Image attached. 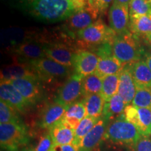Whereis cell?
Wrapping results in <instances>:
<instances>
[{"label":"cell","instance_id":"16","mask_svg":"<svg viewBox=\"0 0 151 151\" xmlns=\"http://www.w3.org/2000/svg\"><path fill=\"white\" fill-rule=\"evenodd\" d=\"M118 94L122 98L126 105L132 102L136 94V85L127 65L119 73Z\"/></svg>","mask_w":151,"mask_h":151},{"label":"cell","instance_id":"12","mask_svg":"<svg viewBox=\"0 0 151 151\" xmlns=\"http://www.w3.org/2000/svg\"><path fill=\"white\" fill-rule=\"evenodd\" d=\"M46 58L68 67H73L76 52L62 43H48L44 45Z\"/></svg>","mask_w":151,"mask_h":151},{"label":"cell","instance_id":"17","mask_svg":"<svg viewBox=\"0 0 151 151\" xmlns=\"http://www.w3.org/2000/svg\"><path fill=\"white\" fill-rule=\"evenodd\" d=\"M136 87L151 88V70L143 60L127 65Z\"/></svg>","mask_w":151,"mask_h":151},{"label":"cell","instance_id":"35","mask_svg":"<svg viewBox=\"0 0 151 151\" xmlns=\"http://www.w3.org/2000/svg\"><path fill=\"white\" fill-rule=\"evenodd\" d=\"M134 151H151V139L150 137L141 135L136 145Z\"/></svg>","mask_w":151,"mask_h":151},{"label":"cell","instance_id":"40","mask_svg":"<svg viewBox=\"0 0 151 151\" xmlns=\"http://www.w3.org/2000/svg\"><path fill=\"white\" fill-rule=\"evenodd\" d=\"M98 2H99V0H89V5L93 8L97 9L99 10V6H98Z\"/></svg>","mask_w":151,"mask_h":151},{"label":"cell","instance_id":"32","mask_svg":"<svg viewBox=\"0 0 151 151\" xmlns=\"http://www.w3.org/2000/svg\"><path fill=\"white\" fill-rule=\"evenodd\" d=\"M129 16L149 15L151 4L148 0H131L129 4Z\"/></svg>","mask_w":151,"mask_h":151},{"label":"cell","instance_id":"24","mask_svg":"<svg viewBox=\"0 0 151 151\" xmlns=\"http://www.w3.org/2000/svg\"><path fill=\"white\" fill-rule=\"evenodd\" d=\"M129 30L137 37H144L151 34V19L149 15L129 16Z\"/></svg>","mask_w":151,"mask_h":151},{"label":"cell","instance_id":"29","mask_svg":"<svg viewBox=\"0 0 151 151\" xmlns=\"http://www.w3.org/2000/svg\"><path fill=\"white\" fill-rule=\"evenodd\" d=\"M132 103L137 108L151 109V88L136 87V94Z\"/></svg>","mask_w":151,"mask_h":151},{"label":"cell","instance_id":"39","mask_svg":"<svg viewBox=\"0 0 151 151\" xmlns=\"http://www.w3.org/2000/svg\"><path fill=\"white\" fill-rule=\"evenodd\" d=\"M131 0H114L113 4H120V5H124L128 6H129V2Z\"/></svg>","mask_w":151,"mask_h":151},{"label":"cell","instance_id":"7","mask_svg":"<svg viewBox=\"0 0 151 151\" xmlns=\"http://www.w3.org/2000/svg\"><path fill=\"white\" fill-rule=\"evenodd\" d=\"M84 77L74 73L60 88L55 101L68 106L72 104L83 93V80Z\"/></svg>","mask_w":151,"mask_h":151},{"label":"cell","instance_id":"21","mask_svg":"<svg viewBox=\"0 0 151 151\" xmlns=\"http://www.w3.org/2000/svg\"><path fill=\"white\" fill-rule=\"evenodd\" d=\"M18 55L32 61L46 58L44 51V45L35 42H24L19 44L14 49Z\"/></svg>","mask_w":151,"mask_h":151},{"label":"cell","instance_id":"25","mask_svg":"<svg viewBox=\"0 0 151 151\" xmlns=\"http://www.w3.org/2000/svg\"><path fill=\"white\" fill-rule=\"evenodd\" d=\"M35 71L25 65H13L5 68L1 71V80L11 81L22 77L37 76Z\"/></svg>","mask_w":151,"mask_h":151},{"label":"cell","instance_id":"37","mask_svg":"<svg viewBox=\"0 0 151 151\" xmlns=\"http://www.w3.org/2000/svg\"><path fill=\"white\" fill-rule=\"evenodd\" d=\"M75 12L86 9L89 4V0H72Z\"/></svg>","mask_w":151,"mask_h":151},{"label":"cell","instance_id":"45","mask_svg":"<svg viewBox=\"0 0 151 151\" xmlns=\"http://www.w3.org/2000/svg\"><path fill=\"white\" fill-rule=\"evenodd\" d=\"M29 151H35V150H29Z\"/></svg>","mask_w":151,"mask_h":151},{"label":"cell","instance_id":"28","mask_svg":"<svg viewBox=\"0 0 151 151\" xmlns=\"http://www.w3.org/2000/svg\"><path fill=\"white\" fill-rule=\"evenodd\" d=\"M102 88V78L92 73L85 77L83 80V93L85 97L92 94L101 93Z\"/></svg>","mask_w":151,"mask_h":151},{"label":"cell","instance_id":"9","mask_svg":"<svg viewBox=\"0 0 151 151\" xmlns=\"http://www.w3.org/2000/svg\"><path fill=\"white\" fill-rule=\"evenodd\" d=\"M99 10L88 4L86 9L73 13L67 18V26L71 32L78 33L97 21Z\"/></svg>","mask_w":151,"mask_h":151},{"label":"cell","instance_id":"26","mask_svg":"<svg viewBox=\"0 0 151 151\" xmlns=\"http://www.w3.org/2000/svg\"><path fill=\"white\" fill-rule=\"evenodd\" d=\"M119 86V73L107 76L102 78V88L101 94L106 102L109 101L115 94H118Z\"/></svg>","mask_w":151,"mask_h":151},{"label":"cell","instance_id":"34","mask_svg":"<svg viewBox=\"0 0 151 151\" xmlns=\"http://www.w3.org/2000/svg\"><path fill=\"white\" fill-rule=\"evenodd\" d=\"M54 144L51 136L48 134L41 138L35 151H52Z\"/></svg>","mask_w":151,"mask_h":151},{"label":"cell","instance_id":"20","mask_svg":"<svg viewBox=\"0 0 151 151\" xmlns=\"http://www.w3.org/2000/svg\"><path fill=\"white\" fill-rule=\"evenodd\" d=\"M86 117V109L83 101H76L68 106L62 120L75 130L81 120Z\"/></svg>","mask_w":151,"mask_h":151},{"label":"cell","instance_id":"22","mask_svg":"<svg viewBox=\"0 0 151 151\" xmlns=\"http://www.w3.org/2000/svg\"><path fill=\"white\" fill-rule=\"evenodd\" d=\"M83 103L86 109V116L97 119L102 116L106 101L101 93L86 96Z\"/></svg>","mask_w":151,"mask_h":151},{"label":"cell","instance_id":"1","mask_svg":"<svg viewBox=\"0 0 151 151\" xmlns=\"http://www.w3.org/2000/svg\"><path fill=\"white\" fill-rule=\"evenodd\" d=\"M26 9L36 19L52 23L67 19L75 13L72 0H26Z\"/></svg>","mask_w":151,"mask_h":151},{"label":"cell","instance_id":"6","mask_svg":"<svg viewBox=\"0 0 151 151\" xmlns=\"http://www.w3.org/2000/svg\"><path fill=\"white\" fill-rule=\"evenodd\" d=\"M30 65L35 69L36 74L46 81L64 78L70 73V67L60 65L48 58L32 61Z\"/></svg>","mask_w":151,"mask_h":151},{"label":"cell","instance_id":"38","mask_svg":"<svg viewBox=\"0 0 151 151\" xmlns=\"http://www.w3.org/2000/svg\"><path fill=\"white\" fill-rule=\"evenodd\" d=\"M114 0H99L98 6H99L100 12H104L108 9L111 3H113Z\"/></svg>","mask_w":151,"mask_h":151},{"label":"cell","instance_id":"44","mask_svg":"<svg viewBox=\"0 0 151 151\" xmlns=\"http://www.w3.org/2000/svg\"><path fill=\"white\" fill-rule=\"evenodd\" d=\"M148 1H149V2H150V3L151 4V0H148Z\"/></svg>","mask_w":151,"mask_h":151},{"label":"cell","instance_id":"18","mask_svg":"<svg viewBox=\"0 0 151 151\" xmlns=\"http://www.w3.org/2000/svg\"><path fill=\"white\" fill-rule=\"evenodd\" d=\"M99 58V62L94 73L102 78L107 76L120 73L124 67L123 64L113 55Z\"/></svg>","mask_w":151,"mask_h":151},{"label":"cell","instance_id":"43","mask_svg":"<svg viewBox=\"0 0 151 151\" xmlns=\"http://www.w3.org/2000/svg\"><path fill=\"white\" fill-rule=\"evenodd\" d=\"M149 16H150V18L151 19V11L150 12V14H149Z\"/></svg>","mask_w":151,"mask_h":151},{"label":"cell","instance_id":"3","mask_svg":"<svg viewBox=\"0 0 151 151\" xmlns=\"http://www.w3.org/2000/svg\"><path fill=\"white\" fill-rule=\"evenodd\" d=\"M113 53L124 65H127L141 60L143 49L129 32L116 36L113 43Z\"/></svg>","mask_w":151,"mask_h":151},{"label":"cell","instance_id":"41","mask_svg":"<svg viewBox=\"0 0 151 151\" xmlns=\"http://www.w3.org/2000/svg\"><path fill=\"white\" fill-rule=\"evenodd\" d=\"M147 65L148 66V67L150 68V69L151 70V53L148 55L146 58V61Z\"/></svg>","mask_w":151,"mask_h":151},{"label":"cell","instance_id":"31","mask_svg":"<svg viewBox=\"0 0 151 151\" xmlns=\"http://www.w3.org/2000/svg\"><path fill=\"white\" fill-rule=\"evenodd\" d=\"M123 116L127 121L134 124L139 130L141 135L146 136V132H145L144 128H143L142 124H141L137 107L134 106L132 104L127 105L124 110Z\"/></svg>","mask_w":151,"mask_h":151},{"label":"cell","instance_id":"23","mask_svg":"<svg viewBox=\"0 0 151 151\" xmlns=\"http://www.w3.org/2000/svg\"><path fill=\"white\" fill-rule=\"evenodd\" d=\"M126 104L118 94H115L109 101L106 102L102 116L107 122L119 118L123 115Z\"/></svg>","mask_w":151,"mask_h":151},{"label":"cell","instance_id":"36","mask_svg":"<svg viewBox=\"0 0 151 151\" xmlns=\"http://www.w3.org/2000/svg\"><path fill=\"white\" fill-rule=\"evenodd\" d=\"M52 151H78V148L73 143L69 145L54 144Z\"/></svg>","mask_w":151,"mask_h":151},{"label":"cell","instance_id":"5","mask_svg":"<svg viewBox=\"0 0 151 151\" xmlns=\"http://www.w3.org/2000/svg\"><path fill=\"white\" fill-rule=\"evenodd\" d=\"M29 141L28 133L22 123L0 124V143L6 151H18Z\"/></svg>","mask_w":151,"mask_h":151},{"label":"cell","instance_id":"11","mask_svg":"<svg viewBox=\"0 0 151 151\" xmlns=\"http://www.w3.org/2000/svg\"><path fill=\"white\" fill-rule=\"evenodd\" d=\"M0 97L1 101L19 112H24L30 105L9 81L1 80Z\"/></svg>","mask_w":151,"mask_h":151},{"label":"cell","instance_id":"19","mask_svg":"<svg viewBox=\"0 0 151 151\" xmlns=\"http://www.w3.org/2000/svg\"><path fill=\"white\" fill-rule=\"evenodd\" d=\"M49 134L55 144L69 145L74 141V130L62 120L50 128Z\"/></svg>","mask_w":151,"mask_h":151},{"label":"cell","instance_id":"15","mask_svg":"<svg viewBox=\"0 0 151 151\" xmlns=\"http://www.w3.org/2000/svg\"><path fill=\"white\" fill-rule=\"evenodd\" d=\"M68 106L55 101L47 106L42 112L39 124L44 129H50L52 126L59 122L63 118Z\"/></svg>","mask_w":151,"mask_h":151},{"label":"cell","instance_id":"33","mask_svg":"<svg viewBox=\"0 0 151 151\" xmlns=\"http://www.w3.org/2000/svg\"><path fill=\"white\" fill-rule=\"evenodd\" d=\"M140 120L146 132V137L151 136V109L137 108Z\"/></svg>","mask_w":151,"mask_h":151},{"label":"cell","instance_id":"13","mask_svg":"<svg viewBox=\"0 0 151 151\" xmlns=\"http://www.w3.org/2000/svg\"><path fill=\"white\" fill-rule=\"evenodd\" d=\"M99 58L95 52L81 50L76 53L73 67L76 73L86 77L95 72Z\"/></svg>","mask_w":151,"mask_h":151},{"label":"cell","instance_id":"27","mask_svg":"<svg viewBox=\"0 0 151 151\" xmlns=\"http://www.w3.org/2000/svg\"><path fill=\"white\" fill-rule=\"evenodd\" d=\"M99 119L88 116L83 119L76 129L74 130V141L73 144L76 145L78 148L81 140L91 131Z\"/></svg>","mask_w":151,"mask_h":151},{"label":"cell","instance_id":"14","mask_svg":"<svg viewBox=\"0 0 151 151\" xmlns=\"http://www.w3.org/2000/svg\"><path fill=\"white\" fill-rule=\"evenodd\" d=\"M108 122L101 117L94 127L81 141L78 151H93L105 137Z\"/></svg>","mask_w":151,"mask_h":151},{"label":"cell","instance_id":"4","mask_svg":"<svg viewBox=\"0 0 151 151\" xmlns=\"http://www.w3.org/2000/svg\"><path fill=\"white\" fill-rule=\"evenodd\" d=\"M76 35L85 47L98 46L104 43L113 44L117 36L116 32L107 27L101 19L79 31Z\"/></svg>","mask_w":151,"mask_h":151},{"label":"cell","instance_id":"30","mask_svg":"<svg viewBox=\"0 0 151 151\" xmlns=\"http://www.w3.org/2000/svg\"><path fill=\"white\" fill-rule=\"evenodd\" d=\"M0 122L22 123L17 113V111L1 100L0 101Z\"/></svg>","mask_w":151,"mask_h":151},{"label":"cell","instance_id":"2","mask_svg":"<svg viewBox=\"0 0 151 151\" xmlns=\"http://www.w3.org/2000/svg\"><path fill=\"white\" fill-rule=\"evenodd\" d=\"M141 137L139 130L124 118L123 115L107 124L105 137L113 143H120L134 149Z\"/></svg>","mask_w":151,"mask_h":151},{"label":"cell","instance_id":"42","mask_svg":"<svg viewBox=\"0 0 151 151\" xmlns=\"http://www.w3.org/2000/svg\"><path fill=\"white\" fill-rule=\"evenodd\" d=\"M143 38H144V40L146 41V42L148 43V45L151 46V34H149V35L145 36Z\"/></svg>","mask_w":151,"mask_h":151},{"label":"cell","instance_id":"8","mask_svg":"<svg viewBox=\"0 0 151 151\" xmlns=\"http://www.w3.org/2000/svg\"><path fill=\"white\" fill-rule=\"evenodd\" d=\"M9 81L30 104L37 103L41 98V92L37 76L22 77Z\"/></svg>","mask_w":151,"mask_h":151},{"label":"cell","instance_id":"10","mask_svg":"<svg viewBox=\"0 0 151 151\" xmlns=\"http://www.w3.org/2000/svg\"><path fill=\"white\" fill-rule=\"evenodd\" d=\"M129 6L113 4L109 12L110 28L117 35L129 32Z\"/></svg>","mask_w":151,"mask_h":151}]
</instances>
